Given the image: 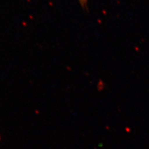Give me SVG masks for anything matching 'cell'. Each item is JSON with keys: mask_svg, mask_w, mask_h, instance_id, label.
<instances>
[{"mask_svg": "<svg viewBox=\"0 0 149 149\" xmlns=\"http://www.w3.org/2000/svg\"><path fill=\"white\" fill-rule=\"evenodd\" d=\"M79 2L83 8H85L87 6V0H79Z\"/></svg>", "mask_w": 149, "mask_h": 149, "instance_id": "obj_1", "label": "cell"}]
</instances>
